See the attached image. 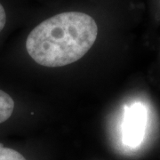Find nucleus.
I'll return each instance as SVG.
<instances>
[{
  "label": "nucleus",
  "instance_id": "obj_5",
  "mask_svg": "<svg viewBox=\"0 0 160 160\" xmlns=\"http://www.w3.org/2000/svg\"><path fill=\"white\" fill-rule=\"evenodd\" d=\"M6 22V13L4 6L0 4V32L5 28Z\"/></svg>",
  "mask_w": 160,
  "mask_h": 160
},
{
  "label": "nucleus",
  "instance_id": "obj_4",
  "mask_svg": "<svg viewBox=\"0 0 160 160\" xmlns=\"http://www.w3.org/2000/svg\"><path fill=\"white\" fill-rule=\"evenodd\" d=\"M0 160H27L22 153L16 149L5 147L0 144Z\"/></svg>",
  "mask_w": 160,
  "mask_h": 160
},
{
  "label": "nucleus",
  "instance_id": "obj_2",
  "mask_svg": "<svg viewBox=\"0 0 160 160\" xmlns=\"http://www.w3.org/2000/svg\"><path fill=\"white\" fill-rule=\"evenodd\" d=\"M147 109L141 102L126 106L122 125L123 143L135 149L142 143L147 126Z\"/></svg>",
  "mask_w": 160,
  "mask_h": 160
},
{
  "label": "nucleus",
  "instance_id": "obj_3",
  "mask_svg": "<svg viewBox=\"0 0 160 160\" xmlns=\"http://www.w3.org/2000/svg\"><path fill=\"white\" fill-rule=\"evenodd\" d=\"M14 109V102L6 92L0 90V124L10 118Z\"/></svg>",
  "mask_w": 160,
  "mask_h": 160
},
{
  "label": "nucleus",
  "instance_id": "obj_1",
  "mask_svg": "<svg viewBox=\"0 0 160 160\" xmlns=\"http://www.w3.org/2000/svg\"><path fill=\"white\" fill-rule=\"evenodd\" d=\"M98 27L85 12H67L42 22L31 30L26 49L39 65L56 68L84 57L97 38Z\"/></svg>",
  "mask_w": 160,
  "mask_h": 160
}]
</instances>
